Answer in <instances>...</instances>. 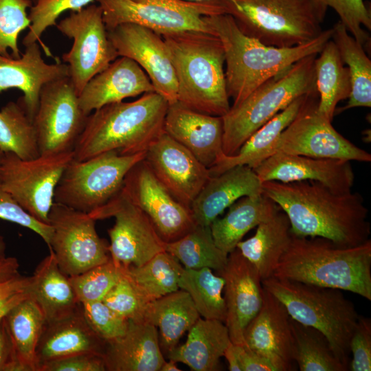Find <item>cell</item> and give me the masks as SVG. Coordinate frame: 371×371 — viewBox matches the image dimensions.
<instances>
[{
    "instance_id": "cell-1",
    "label": "cell",
    "mask_w": 371,
    "mask_h": 371,
    "mask_svg": "<svg viewBox=\"0 0 371 371\" xmlns=\"http://www.w3.org/2000/svg\"><path fill=\"white\" fill-rule=\"evenodd\" d=\"M262 193L286 214L295 236L321 237L346 247L370 240L368 209L357 192L337 193L314 181H267Z\"/></svg>"
},
{
    "instance_id": "cell-2",
    "label": "cell",
    "mask_w": 371,
    "mask_h": 371,
    "mask_svg": "<svg viewBox=\"0 0 371 371\" xmlns=\"http://www.w3.org/2000/svg\"><path fill=\"white\" fill-rule=\"evenodd\" d=\"M205 20L224 49L226 88L233 101L232 106L241 102L260 85L304 57L319 54L333 34L330 28L308 43L279 48L243 34L229 14L206 16Z\"/></svg>"
},
{
    "instance_id": "cell-3",
    "label": "cell",
    "mask_w": 371,
    "mask_h": 371,
    "mask_svg": "<svg viewBox=\"0 0 371 371\" xmlns=\"http://www.w3.org/2000/svg\"><path fill=\"white\" fill-rule=\"evenodd\" d=\"M168 102L155 91L133 102L109 104L87 118L73 150L74 159L84 161L115 150L122 155L146 152L164 131Z\"/></svg>"
},
{
    "instance_id": "cell-4",
    "label": "cell",
    "mask_w": 371,
    "mask_h": 371,
    "mask_svg": "<svg viewBox=\"0 0 371 371\" xmlns=\"http://www.w3.org/2000/svg\"><path fill=\"white\" fill-rule=\"evenodd\" d=\"M273 277L352 292L371 300V240L341 247L292 234Z\"/></svg>"
},
{
    "instance_id": "cell-5",
    "label": "cell",
    "mask_w": 371,
    "mask_h": 371,
    "mask_svg": "<svg viewBox=\"0 0 371 371\" xmlns=\"http://www.w3.org/2000/svg\"><path fill=\"white\" fill-rule=\"evenodd\" d=\"M161 36L176 74L177 101L201 113L225 115L231 105L226 88L225 52L218 37L199 31Z\"/></svg>"
},
{
    "instance_id": "cell-6",
    "label": "cell",
    "mask_w": 371,
    "mask_h": 371,
    "mask_svg": "<svg viewBox=\"0 0 371 371\" xmlns=\"http://www.w3.org/2000/svg\"><path fill=\"white\" fill-rule=\"evenodd\" d=\"M262 285L284 304L291 318L321 331L348 368L350 340L359 315L341 290L273 276L262 280Z\"/></svg>"
},
{
    "instance_id": "cell-7",
    "label": "cell",
    "mask_w": 371,
    "mask_h": 371,
    "mask_svg": "<svg viewBox=\"0 0 371 371\" xmlns=\"http://www.w3.org/2000/svg\"><path fill=\"white\" fill-rule=\"evenodd\" d=\"M317 54L304 57L260 85L241 102L230 106L222 116L223 154H236L255 131L293 100L317 91L315 60Z\"/></svg>"
},
{
    "instance_id": "cell-8",
    "label": "cell",
    "mask_w": 371,
    "mask_h": 371,
    "mask_svg": "<svg viewBox=\"0 0 371 371\" xmlns=\"http://www.w3.org/2000/svg\"><path fill=\"white\" fill-rule=\"evenodd\" d=\"M240 30L262 43L288 48L308 43L322 32L325 15L312 0H221Z\"/></svg>"
},
{
    "instance_id": "cell-9",
    "label": "cell",
    "mask_w": 371,
    "mask_h": 371,
    "mask_svg": "<svg viewBox=\"0 0 371 371\" xmlns=\"http://www.w3.org/2000/svg\"><path fill=\"white\" fill-rule=\"evenodd\" d=\"M145 155H122L111 150L84 161L73 159L56 188L54 202L90 214L122 190L126 175Z\"/></svg>"
},
{
    "instance_id": "cell-10",
    "label": "cell",
    "mask_w": 371,
    "mask_h": 371,
    "mask_svg": "<svg viewBox=\"0 0 371 371\" xmlns=\"http://www.w3.org/2000/svg\"><path fill=\"white\" fill-rule=\"evenodd\" d=\"M107 31L134 23L160 35L184 31L214 34L205 16L225 14L221 0H95Z\"/></svg>"
},
{
    "instance_id": "cell-11",
    "label": "cell",
    "mask_w": 371,
    "mask_h": 371,
    "mask_svg": "<svg viewBox=\"0 0 371 371\" xmlns=\"http://www.w3.org/2000/svg\"><path fill=\"white\" fill-rule=\"evenodd\" d=\"M73 159V151L27 159L12 152L4 153L0 163V181L23 210L49 224L56 188Z\"/></svg>"
},
{
    "instance_id": "cell-12",
    "label": "cell",
    "mask_w": 371,
    "mask_h": 371,
    "mask_svg": "<svg viewBox=\"0 0 371 371\" xmlns=\"http://www.w3.org/2000/svg\"><path fill=\"white\" fill-rule=\"evenodd\" d=\"M52 234L49 245L67 276L82 273L111 259L109 245L89 214L54 202L48 216Z\"/></svg>"
},
{
    "instance_id": "cell-13",
    "label": "cell",
    "mask_w": 371,
    "mask_h": 371,
    "mask_svg": "<svg viewBox=\"0 0 371 371\" xmlns=\"http://www.w3.org/2000/svg\"><path fill=\"white\" fill-rule=\"evenodd\" d=\"M56 27L74 40L71 49L63 54L62 59L68 65L69 77L79 95L89 80L119 56L108 38L98 5L71 12Z\"/></svg>"
},
{
    "instance_id": "cell-14",
    "label": "cell",
    "mask_w": 371,
    "mask_h": 371,
    "mask_svg": "<svg viewBox=\"0 0 371 371\" xmlns=\"http://www.w3.org/2000/svg\"><path fill=\"white\" fill-rule=\"evenodd\" d=\"M93 219L111 217L114 225L108 229L109 250L114 263L122 268L140 266L165 251V242L152 222L122 190L108 203L89 214Z\"/></svg>"
},
{
    "instance_id": "cell-15",
    "label": "cell",
    "mask_w": 371,
    "mask_h": 371,
    "mask_svg": "<svg viewBox=\"0 0 371 371\" xmlns=\"http://www.w3.org/2000/svg\"><path fill=\"white\" fill-rule=\"evenodd\" d=\"M87 116L69 76L45 84L33 118L40 155L73 151Z\"/></svg>"
},
{
    "instance_id": "cell-16",
    "label": "cell",
    "mask_w": 371,
    "mask_h": 371,
    "mask_svg": "<svg viewBox=\"0 0 371 371\" xmlns=\"http://www.w3.org/2000/svg\"><path fill=\"white\" fill-rule=\"evenodd\" d=\"M318 93L311 95L282 132L276 152L317 158L370 162L371 155L338 133L317 111Z\"/></svg>"
},
{
    "instance_id": "cell-17",
    "label": "cell",
    "mask_w": 371,
    "mask_h": 371,
    "mask_svg": "<svg viewBox=\"0 0 371 371\" xmlns=\"http://www.w3.org/2000/svg\"><path fill=\"white\" fill-rule=\"evenodd\" d=\"M122 190L152 222L165 243L178 240L196 224L190 207L177 201L154 175L144 159L124 179Z\"/></svg>"
},
{
    "instance_id": "cell-18",
    "label": "cell",
    "mask_w": 371,
    "mask_h": 371,
    "mask_svg": "<svg viewBox=\"0 0 371 371\" xmlns=\"http://www.w3.org/2000/svg\"><path fill=\"white\" fill-rule=\"evenodd\" d=\"M118 56L134 60L146 74L156 93L168 103L177 101V80L163 37L134 23H123L107 31Z\"/></svg>"
},
{
    "instance_id": "cell-19",
    "label": "cell",
    "mask_w": 371,
    "mask_h": 371,
    "mask_svg": "<svg viewBox=\"0 0 371 371\" xmlns=\"http://www.w3.org/2000/svg\"><path fill=\"white\" fill-rule=\"evenodd\" d=\"M144 161L169 192L189 207L210 177L208 168L164 131L147 148Z\"/></svg>"
},
{
    "instance_id": "cell-20",
    "label": "cell",
    "mask_w": 371,
    "mask_h": 371,
    "mask_svg": "<svg viewBox=\"0 0 371 371\" xmlns=\"http://www.w3.org/2000/svg\"><path fill=\"white\" fill-rule=\"evenodd\" d=\"M262 288V304L244 330V344L276 371L294 370L291 317L284 304Z\"/></svg>"
},
{
    "instance_id": "cell-21",
    "label": "cell",
    "mask_w": 371,
    "mask_h": 371,
    "mask_svg": "<svg viewBox=\"0 0 371 371\" xmlns=\"http://www.w3.org/2000/svg\"><path fill=\"white\" fill-rule=\"evenodd\" d=\"M262 182L314 181L337 193L352 191L355 174L351 161L276 152L254 169Z\"/></svg>"
},
{
    "instance_id": "cell-22",
    "label": "cell",
    "mask_w": 371,
    "mask_h": 371,
    "mask_svg": "<svg viewBox=\"0 0 371 371\" xmlns=\"http://www.w3.org/2000/svg\"><path fill=\"white\" fill-rule=\"evenodd\" d=\"M218 274L225 280V324L230 340L234 344L243 345L244 330L262 304L261 278L255 267L237 248L228 254L225 267Z\"/></svg>"
},
{
    "instance_id": "cell-23",
    "label": "cell",
    "mask_w": 371,
    "mask_h": 371,
    "mask_svg": "<svg viewBox=\"0 0 371 371\" xmlns=\"http://www.w3.org/2000/svg\"><path fill=\"white\" fill-rule=\"evenodd\" d=\"M19 58L0 55V93L16 88L23 93L18 102L33 122L42 87L50 82L68 77L69 68L60 62L47 64L37 42L27 45Z\"/></svg>"
},
{
    "instance_id": "cell-24",
    "label": "cell",
    "mask_w": 371,
    "mask_h": 371,
    "mask_svg": "<svg viewBox=\"0 0 371 371\" xmlns=\"http://www.w3.org/2000/svg\"><path fill=\"white\" fill-rule=\"evenodd\" d=\"M164 131L208 168L223 152L221 116L199 112L177 101L168 104Z\"/></svg>"
},
{
    "instance_id": "cell-25",
    "label": "cell",
    "mask_w": 371,
    "mask_h": 371,
    "mask_svg": "<svg viewBox=\"0 0 371 371\" xmlns=\"http://www.w3.org/2000/svg\"><path fill=\"white\" fill-rule=\"evenodd\" d=\"M155 91L145 71L132 59L119 56L86 84L79 104L89 115L102 106Z\"/></svg>"
},
{
    "instance_id": "cell-26",
    "label": "cell",
    "mask_w": 371,
    "mask_h": 371,
    "mask_svg": "<svg viewBox=\"0 0 371 371\" xmlns=\"http://www.w3.org/2000/svg\"><path fill=\"white\" fill-rule=\"evenodd\" d=\"M262 194V182L254 169L237 166L210 176L190 205L195 223L210 226L239 199Z\"/></svg>"
},
{
    "instance_id": "cell-27",
    "label": "cell",
    "mask_w": 371,
    "mask_h": 371,
    "mask_svg": "<svg viewBox=\"0 0 371 371\" xmlns=\"http://www.w3.org/2000/svg\"><path fill=\"white\" fill-rule=\"evenodd\" d=\"M104 358L106 371H159L166 361L157 328L133 320L122 337L106 342Z\"/></svg>"
},
{
    "instance_id": "cell-28",
    "label": "cell",
    "mask_w": 371,
    "mask_h": 371,
    "mask_svg": "<svg viewBox=\"0 0 371 371\" xmlns=\"http://www.w3.org/2000/svg\"><path fill=\"white\" fill-rule=\"evenodd\" d=\"M106 346V342L89 325L80 304L70 315L45 323L36 350L38 371L47 361L76 354L93 352L104 355Z\"/></svg>"
},
{
    "instance_id": "cell-29",
    "label": "cell",
    "mask_w": 371,
    "mask_h": 371,
    "mask_svg": "<svg viewBox=\"0 0 371 371\" xmlns=\"http://www.w3.org/2000/svg\"><path fill=\"white\" fill-rule=\"evenodd\" d=\"M29 297L41 310L45 323L65 318L79 307L69 276L60 269L52 250L30 276L27 287Z\"/></svg>"
},
{
    "instance_id": "cell-30",
    "label": "cell",
    "mask_w": 371,
    "mask_h": 371,
    "mask_svg": "<svg viewBox=\"0 0 371 371\" xmlns=\"http://www.w3.org/2000/svg\"><path fill=\"white\" fill-rule=\"evenodd\" d=\"M317 92V91H316ZM298 97L284 109L255 131L233 155L222 152L208 168L210 176L218 175L237 166L256 168L276 153L275 146L282 132L294 120L309 97L313 93Z\"/></svg>"
},
{
    "instance_id": "cell-31",
    "label": "cell",
    "mask_w": 371,
    "mask_h": 371,
    "mask_svg": "<svg viewBox=\"0 0 371 371\" xmlns=\"http://www.w3.org/2000/svg\"><path fill=\"white\" fill-rule=\"evenodd\" d=\"M231 342L224 322L200 317L189 329L186 341L166 355L194 371L219 370L221 357Z\"/></svg>"
},
{
    "instance_id": "cell-32",
    "label": "cell",
    "mask_w": 371,
    "mask_h": 371,
    "mask_svg": "<svg viewBox=\"0 0 371 371\" xmlns=\"http://www.w3.org/2000/svg\"><path fill=\"white\" fill-rule=\"evenodd\" d=\"M280 207L263 193L244 196L230 207L223 218H216L210 224L214 243L229 254L251 229L270 218Z\"/></svg>"
},
{
    "instance_id": "cell-33",
    "label": "cell",
    "mask_w": 371,
    "mask_h": 371,
    "mask_svg": "<svg viewBox=\"0 0 371 371\" xmlns=\"http://www.w3.org/2000/svg\"><path fill=\"white\" fill-rule=\"evenodd\" d=\"M291 238L289 220L280 209L259 224L255 234L240 241L236 248L255 267L263 280L273 276Z\"/></svg>"
},
{
    "instance_id": "cell-34",
    "label": "cell",
    "mask_w": 371,
    "mask_h": 371,
    "mask_svg": "<svg viewBox=\"0 0 371 371\" xmlns=\"http://www.w3.org/2000/svg\"><path fill=\"white\" fill-rule=\"evenodd\" d=\"M200 317L189 294L179 289L147 303L142 321L159 328L160 347L167 354Z\"/></svg>"
},
{
    "instance_id": "cell-35",
    "label": "cell",
    "mask_w": 371,
    "mask_h": 371,
    "mask_svg": "<svg viewBox=\"0 0 371 371\" xmlns=\"http://www.w3.org/2000/svg\"><path fill=\"white\" fill-rule=\"evenodd\" d=\"M315 73L317 111L332 122L337 104L348 98L351 89L348 69L332 39L315 58Z\"/></svg>"
},
{
    "instance_id": "cell-36",
    "label": "cell",
    "mask_w": 371,
    "mask_h": 371,
    "mask_svg": "<svg viewBox=\"0 0 371 371\" xmlns=\"http://www.w3.org/2000/svg\"><path fill=\"white\" fill-rule=\"evenodd\" d=\"M331 39L336 45L340 56L349 71L350 93L346 106L336 109L335 114L355 107L371 106V60L359 43L337 21L332 27Z\"/></svg>"
},
{
    "instance_id": "cell-37",
    "label": "cell",
    "mask_w": 371,
    "mask_h": 371,
    "mask_svg": "<svg viewBox=\"0 0 371 371\" xmlns=\"http://www.w3.org/2000/svg\"><path fill=\"white\" fill-rule=\"evenodd\" d=\"M183 268L176 258L164 251L140 266L122 269L142 300L148 303L179 289Z\"/></svg>"
},
{
    "instance_id": "cell-38",
    "label": "cell",
    "mask_w": 371,
    "mask_h": 371,
    "mask_svg": "<svg viewBox=\"0 0 371 371\" xmlns=\"http://www.w3.org/2000/svg\"><path fill=\"white\" fill-rule=\"evenodd\" d=\"M22 371H38L36 350L45 325L38 304L29 296L5 316Z\"/></svg>"
},
{
    "instance_id": "cell-39",
    "label": "cell",
    "mask_w": 371,
    "mask_h": 371,
    "mask_svg": "<svg viewBox=\"0 0 371 371\" xmlns=\"http://www.w3.org/2000/svg\"><path fill=\"white\" fill-rule=\"evenodd\" d=\"M293 359L300 371H346L326 337L317 329L290 318Z\"/></svg>"
},
{
    "instance_id": "cell-40",
    "label": "cell",
    "mask_w": 371,
    "mask_h": 371,
    "mask_svg": "<svg viewBox=\"0 0 371 371\" xmlns=\"http://www.w3.org/2000/svg\"><path fill=\"white\" fill-rule=\"evenodd\" d=\"M178 285L189 294L200 316L225 323L227 308L222 295L225 285L222 276L214 274L207 267L196 269L183 267Z\"/></svg>"
},
{
    "instance_id": "cell-41",
    "label": "cell",
    "mask_w": 371,
    "mask_h": 371,
    "mask_svg": "<svg viewBox=\"0 0 371 371\" xmlns=\"http://www.w3.org/2000/svg\"><path fill=\"white\" fill-rule=\"evenodd\" d=\"M165 251L181 262L184 268L207 267L217 273L225 267L228 257L214 243L210 227L198 225L178 240L166 243Z\"/></svg>"
},
{
    "instance_id": "cell-42",
    "label": "cell",
    "mask_w": 371,
    "mask_h": 371,
    "mask_svg": "<svg viewBox=\"0 0 371 371\" xmlns=\"http://www.w3.org/2000/svg\"><path fill=\"white\" fill-rule=\"evenodd\" d=\"M0 150L24 159L40 155L33 122L19 102H10L0 111Z\"/></svg>"
},
{
    "instance_id": "cell-43",
    "label": "cell",
    "mask_w": 371,
    "mask_h": 371,
    "mask_svg": "<svg viewBox=\"0 0 371 371\" xmlns=\"http://www.w3.org/2000/svg\"><path fill=\"white\" fill-rule=\"evenodd\" d=\"M123 272L111 259L78 275L69 277L80 304L102 301L115 286Z\"/></svg>"
},
{
    "instance_id": "cell-44",
    "label": "cell",
    "mask_w": 371,
    "mask_h": 371,
    "mask_svg": "<svg viewBox=\"0 0 371 371\" xmlns=\"http://www.w3.org/2000/svg\"><path fill=\"white\" fill-rule=\"evenodd\" d=\"M32 6V0H0V55L10 56V49L12 57L21 56L18 38L30 25L27 9Z\"/></svg>"
},
{
    "instance_id": "cell-45",
    "label": "cell",
    "mask_w": 371,
    "mask_h": 371,
    "mask_svg": "<svg viewBox=\"0 0 371 371\" xmlns=\"http://www.w3.org/2000/svg\"><path fill=\"white\" fill-rule=\"evenodd\" d=\"M318 9L326 14L327 9H333L348 32L363 47L370 43L368 32L371 30V14L370 8L363 0H312Z\"/></svg>"
},
{
    "instance_id": "cell-46",
    "label": "cell",
    "mask_w": 371,
    "mask_h": 371,
    "mask_svg": "<svg viewBox=\"0 0 371 371\" xmlns=\"http://www.w3.org/2000/svg\"><path fill=\"white\" fill-rule=\"evenodd\" d=\"M95 0H38L28 14L30 25L23 38L24 46L40 41L47 28L56 25V20L67 10L78 12ZM41 42V41H40Z\"/></svg>"
},
{
    "instance_id": "cell-47",
    "label": "cell",
    "mask_w": 371,
    "mask_h": 371,
    "mask_svg": "<svg viewBox=\"0 0 371 371\" xmlns=\"http://www.w3.org/2000/svg\"><path fill=\"white\" fill-rule=\"evenodd\" d=\"M80 304L89 325L106 342L120 338L126 331L129 320L116 313L102 301Z\"/></svg>"
},
{
    "instance_id": "cell-48",
    "label": "cell",
    "mask_w": 371,
    "mask_h": 371,
    "mask_svg": "<svg viewBox=\"0 0 371 371\" xmlns=\"http://www.w3.org/2000/svg\"><path fill=\"white\" fill-rule=\"evenodd\" d=\"M102 302L122 317L133 321H142L147 304L124 273Z\"/></svg>"
},
{
    "instance_id": "cell-49",
    "label": "cell",
    "mask_w": 371,
    "mask_h": 371,
    "mask_svg": "<svg viewBox=\"0 0 371 371\" xmlns=\"http://www.w3.org/2000/svg\"><path fill=\"white\" fill-rule=\"evenodd\" d=\"M0 218L33 231L49 246L52 234L51 225L38 221L23 210L3 188L1 181Z\"/></svg>"
},
{
    "instance_id": "cell-50",
    "label": "cell",
    "mask_w": 371,
    "mask_h": 371,
    "mask_svg": "<svg viewBox=\"0 0 371 371\" xmlns=\"http://www.w3.org/2000/svg\"><path fill=\"white\" fill-rule=\"evenodd\" d=\"M352 359L350 370H371V319L359 315L350 340Z\"/></svg>"
},
{
    "instance_id": "cell-51",
    "label": "cell",
    "mask_w": 371,
    "mask_h": 371,
    "mask_svg": "<svg viewBox=\"0 0 371 371\" xmlns=\"http://www.w3.org/2000/svg\"><path fill=\"white\" fill-rule=\"evenodd\" d=\"M38 371H106V366L103 355L84 352L47 361Z\"/></svg>"
},
{
    "instance_id": "cell-52",
    "label": "cell",
    "mask_w": 371,
    "mask_h": 371,
    "mask_svg": "<svg viewBox=\"0 0 371 371\" xmlns=\"http://www.w3.org/2000/svg\"><path fill=\"white\" fill-rule=\"evenodd\" d=\"M16 258L5 256L0 261V302L18 292L27 290L29 277L19 272Z\"/></svg>"
},
{
    "instance_id": "cell-53",
    "label": "cell",
    "mask_w": 371,
    "mask_h": 371,
    "mask_svg": "<svg viewBox=\"0 0 371 371\" xmlns=\"http://www.w3.org/2000/svg\"><path fill=\"white\" fill-rule=\"evenodd\" d=\"M0 371H22L5 317L0 320Z\"/></svg>"
},
{
    "instance_id": "cell-54",
    "label": "cell",
    "mask_w": 371,
    "mask_h": 371,
    "mask_svg": "<svg viewBox=\"0 0 371 371\" xmlns=\"http://www.w3.org/2000/svg\"><path fill=\"white\" fill-rule=\"evenodd\" d=\"M235 348L242 371H276L267 360L245 344H235Z\"/></svg>"
},
{
    "instance_id": "cell-55",
    "label": "cell",
    "mask_w": 371,
    "mask_h": 371,
    "mask_svg": "<svg viewBox=\"0 0 371 371\" xmlns=\"http://www.w3.org/2000/svg\"><path fill=\"white\" fill-rule=\"evenodd\" d=\"M29 296L27 290L13 294L0 302V320L21 300Z\"/></svg>"
},
{
    "instance_id": "cell-56",
    "label": "cell",
    "mask_w": 371,
    "mask_h": 371,
    "mask_svg": "<svg viewBox=\"0 0 371 371\" xmlns=\"http://www.w3.org/2000/svg\"><path fill=\"white\" fill-rule=\"evenodd\" d=\"M223 357L227 361L229 370L242 371L236 351L235 344H234L232 341L225 349Z\"/></svg>"
},
{
    "instance_id": "cell-57",
    "label": "cell",
    "mask_w": 371,
    "mask_h": 371,
    "mask_svg": "<svg viewBox=\"0 0 371 371\" xmlns=\"http://www.w3.org/2000/svg\"><path fill=\"white\" fill-rule=\"evenodd\" d=\"M181 370L176 365V362L169 359V361H165L159 371H179Z\"/></svg>"
},
{
    "instance_id": "cell-58",
    "label": "cell",
    "mask_w": 371,
    "mask_h": 371,
    "mask_svg": "<svg viewBox=\"0 0 371 371\" xmlns=\"http://www.w3.org/2000/svg\"><path fill=\"white\" fill-rule=\"evenodd\" d=\"M6 244L4 238L0 234V261L3 259L5 256Z\"/></svg>"
},
{
    "instance_id": "cell-59",
    "label": "cell",
    "mask_w": 371,
    "mask_h": 371,
    "mask_svg": "<svg viewBox=\"0 0 371 371\" xmlns=\"http://www.w3.org/2000/svg\"><path fill=\"white\" fill-rule=\"evenodd\" d=\"M3 153H4L0 150V163H1V161L2 157L3 156Z\"/></svg>"
},
{
    "instance_id": "cell-60",
    "label": "cell",
    "mask_w": 371,
    "mask_h": 371,
    "mask_svg": "<svg viewBox=\"0 0 371 371\" xmlns=\"http://www.w3.org/2000/svg\"><path fill=\"white\" fill-rule=\"evenodd\" d=\"M188 1H205V0H188Z\"/></svg>"
},
{
    "instance_id": "cell-61",
    "label": "cell",
    "mask_w": 371,
    "mask_h": 371,
    "mask_svg": "<svg viewBox=\"0 0 371 371\" xmlns=\"http://www.w3.org/2000/svg\"><path fill=\"white\" fill-rule=\"evenodd\" d=\"M32 1H34L36 2L38 0H32Z\"/></svg>"
}]
</instances>
